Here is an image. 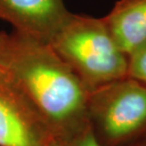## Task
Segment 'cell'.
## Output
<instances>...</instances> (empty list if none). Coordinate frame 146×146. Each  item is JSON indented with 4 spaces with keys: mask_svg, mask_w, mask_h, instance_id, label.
<instances>
[{
    "mask_svg": "<svg viewBox=\"0 0 146 146\" xmlns=\"http://www.w3.org/2000/svg\"><path fill=\"white\" fill-rule=\"evenodd\" d=\"M0 71L51 136L88 121L90 90L48 43L16 33L6 34Z\"/></svg>",
    "mask_w": 146,
    "mask_h": 146,
    "instance_id": "6da1fadb",
    "label": "cell"
},
{
    "mask_svg": "<svg viewBox=\"0 0 146 146\" xmlns=\"http://www.w3.org/2000/svg\"><path fill=\"white\" fill-rule=\"evenodd\" d=\"M48 44L90 91L128 76V56L104 17L70 13Z\"/></svg>",
    "mask_w": 146,
    "mask_h": 146,
    "instance_id": "7a4b0ae2",
    "label": "cell"
},
{
    "mask_svg": "<svg viewBox=\"0 0 146 146\" xmlns=\"http://www.w3.org/2000/svg\"><path fill=\"white\" fill-rule=\"evenodd\" d=\"M88 118L110 146L127 144L146 133V84L125 77L90 92Z\"/></svg>",
    "mask_w": 146,
    "mask_h": 146,
    "instance_id": "3957f363",
    "label": "cell"
},
{
    "mask_svg": "<svg viewBox=\"0 0 146 146\" xmlns=\"http://www.w3.org/2000/svg\"><path fill=\"white\" fill-rule=\"evenodd\" d=\"M51 135L0 71V146H46Z\"/></svg>",
    "mask_w": 146,
    "mask_h": 146,
    "instance_id": "277c9868",
    "label": "cell"
},
{
    "mask_svg": "<svg viewBox=\"0 0 146 146\" xmlns=\"http://www.w3.org/2000/svg\"><path fill=\"white\" fill-rule=\"evenodd\" d=\"M70 13L64 0H0V19L14 33L46 43Z\"/></svg>",
    "mask_w": 146,
    "mask_h": 146,
    "instance_id": "5b68a950",
    "label": "cell"
},
{
    "mask_svg": "<svg viewBox=\"0 0 146 146\" xmlns=\"http://www.w3.org/2000/svg\"><path fill=\"white\" fill-rule=\"evenodd\" d=\"M104 19L127 56L146 40V0H119Z\"/></svg>",
    "mask_w": 146,
    "mask_h": 146,
    "instance_id": "8992f818",
    "label": "cell"
},
{
    "mask_svg": "<svg viewBox=\"0 0 146 146\" xmlns=\"http://www.w3.org/2000/svg\"><path fill=\"white\" fill-rule=\"evenodd\" d=\"M46 146H103L90 121L68 132L50 136Z\"/></svg>",
    "mask_w": 146,
    "mask_h": 146,
    "instance_id": "52a82bcc",
    "label": "cell"
},
{
    "mask_svg": "<svg viewBox=\"0 0 146 146\" xmlns=\"http://www.w3.org/2000/svg\"><path fill=\"white\" fill-rule=\"evenodd\" d=\"M128 77L146 84V40L128 56Z\"/></svg>",
    "mask_w": 146,
    "mask_h": 146,
    "instance_id": "ba28073f",
    "label": "cell"
},
{
    "mask_svg": "<svg viewBox=\"0 0 146 146\" xmlns=\"http://www.w3.org/2000/svg\"><path fill=\"white\" fill-rule=\"evenodd\" d=\"M125 146H146V133L139 136V138L135 139L134 141H130Z\"/></svg>",
    "mask_w": 146,
    "mask_h": 146,
    "instance_id": "9c48e42d",
    "label": "cell"
},
{
    "mask_svg": "<svg viewBox=\"0 0 146 146\" xmlns=\"http://www.w3.org/2000/svg\"><path fill=\"white\" fill-rule=\"evenodd\" d=\"M4 35L5 33H0V52H1V48H2V44H3V39H4Z\"/></svg>",
    "mask_w": 146,
    "mask_h": 146,
    "instance_id": "30bf717a",
    "label": "cell"
}]
</instances>
